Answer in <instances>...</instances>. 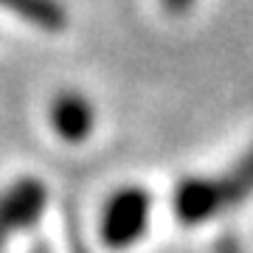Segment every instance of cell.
Instances as JSON below:
<instances>
[{
  "label": "cell",
  "instance_id": "cell-5",
  "mask_svg": "<svg viewBox=\"0 0 253 253\" xmlns=\"http://www.w3.org/2000/svg\"><path fill=\"white\" fill-rule=\"evenodd\" d=\"M0 6L45 31H59L68 20L59 0H0Z\"/></svg>",
  "mask_w": 253,
  "mask_h": 253
},
{
  "label": "cell",
  "instance_id": "cell-3",
  "mask_svg": "<svg viewBox=\"0 0 253 253\" xmlns=\"http://www.w3.org/2000/svg\"><path fill=\"white\" fill-rule=\"evenodd\" d=\"M174 214L183 225H200L228 211L217 177H186L177 183L172 197Z\"/></svg>",
  "mask_w": 253,
  "mask_h": 253
},
{
  "label": "cell",
  "instance_id": "cell-4",
  "mask_svg": "<svg viewBox=\"0 0 253 253\" xmlns=\"http://www.w3.org/2000/svg\"><path fill=\"white\" fill-rule=\"evenodd\" d=\"M51 126L56 129V135L68 141V144H79L90 135L93 121H96V113H93V104L82 93L76 90H65L59 93L54 101H51Z\"/></svg>",
  "mask_w": 253,
  "mask_h": 253
},
{
  "label": "cell",
  "instance_id": "cell-2",
  "mask_svg": "<svg viewBox=\"0 0 253 253\" xmlns=\"http://www.w3.org/2000/svg\"><path fill=\"white\" fill-rule=\"evenodd\" d=\"M48 206V189L37 177H20L0 191V251L11 234L31 228Z\"/></svg>",
  "mask_w": 253,
  "mask_h": 253
},
{
  "label": "cell",
  "instance_id": "cell-7",
  "mask_svg": "<svg viewBox=\"0 0 253 253\" xmlns=\"http://www.w3.org/2000/svg\"><path fill=\"white\" fill-rule=\"evenodd\" d=\"M161 3H163V9H166V11H172V14H183V11L191 9V3H194V0H161Z\"/></svg>",
  "mask_w": 253,
  "mask_h": 253
},
{
  "label": "cell",
  "instance_id": "cell-6",
  "mask_svg": "<svg viewBox=\"0 0 253 253\" xmlns=\"http://www.w3.org/2000/svg\"><path fill=\"white\" fill-rule=\"evenodd\" d=\"M217 183H219V189H222V197H225L228 208L239 206L242 200L251 197L253 194V146L228 169L225 174H219Z\"/></svg>",
  "mask_w": 253,
  "mask_h": 253
},
{
  "label": "cell",
  "instance_id": "cell-1",
  "mask_svg": "<svg viewBox=\"0 0 253 253\" xmlns=\"http://www.w3.org/2000/svg\"><path fill=\"white\" fill-rule=\"evenodd\" d=\"M152 217V194L138 186H126L107 200L101 211V239L107 248H129L146 234Z\"/></svg>",
  "mask_w": 253,
  "mask_h": 253
},
{
  "label": "cell",
  "instance_id": "cell-8",
  "mask_svg": "<svg viewBox=\"0 0 253 253\" xmlns=\"http://www.w3.org/2000/svg\"><path fill=\"white\" fill-rule=\"evenodd\" d=\"M217 253H242V251H239V245H236L234 239H222V242L217 245Z\"/></svg>",
  "mask_w": 253,
  "mask_h": 253
}]
</instances>
